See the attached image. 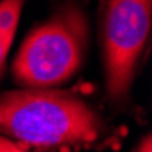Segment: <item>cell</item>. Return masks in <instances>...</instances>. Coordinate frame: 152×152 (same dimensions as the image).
I'll use <instances>...</instances> for the list:
<instances>
[{
	"mask_svg": "<svg viewBox=\"0 0 152 152\" xmlns=\"http://www.w3.org/2000/svg\"><path fill=\"white\" fill-rule=\"evenodd\" d=\"M0 152H26L24 148H20L15 141L7 140V138H2L0 136Z\"/></svg>",
	"mask_w": 152,
	"mask_h": 152,
	"instance_id": "obj_5",
	"label": "cell"
},
{
	"mask_svg": "<svg viewBox=\"0 0 152 152\" xmlns=\"http://www.w3.org/2000/svg\"><path fill=\"white\" fill-rule=\"evenodd\" d=\"M152 0H103L100 11V38L105 65L107 96L123 105L138 71L150 33Z\"/></svg>",
	"mask_w": 152,
	"mask_h": 152,
	"instance_id": "obj_3",
	"label": "cell"
},
{
	"mask_svg": "<svg viewBox=\"0 0 152 152\" xmlns=\"http://www.w3.org/2000/svg\"><path fill=\"white\" fill-rule=\"evenodd\" d=\"M0 132L31 147H76L98 141L105 121L72 92L27 89L0 94Z\"/></svg>",
	"mask_w": 152,
	"mask_h": 152,
	"instance_id": "obj_1",
	"label": "cell"
},
{
	"mask_svg": "<svg viewBox=\"0 0 152 152\" xmlns=\"http://www.w3.org/2000/svg\"><path fill=\"white\" fill-rule=\"evenodd\" d=\"M87 49L85 7L67 0L26 36L13 62L15 82L27 89L58 87L82 69Z\"/></svg>",
	"mask_w": 152,
	"mask_h": 152,
	"instance_id": "obj_2",
	"label": "cell"
},
{
	"mask_svg": "<svg viewBox=\"0 0 152 152\" xmlns=\"http://www.w3.org/2000/svg\"><path fill=\"white\" fill-rule=\"evenodd\" d=\"M26 0H0V78L6 69L7 53L16 33Z\"/></svg>",
	"mask_w": 152,
	"mask_h": 152,
	"instance_id": "obj_4",
	"label": "cell"
},
{
	"mask_svg": "<svg viewBox=\"0 0 152 152\" xmlns=\"http://www.w3.org/2000/svg\"><path fill=\"white\" fill-rule=\"evenodd\" d=\"M138 152H152V145H150V136H145L140 143Z\"/></svg>",
	"mask_w": 152,
	"mask_h": 152,
	"instance_id": "obj_6",
	"label": "cell"
}]
</instances>
